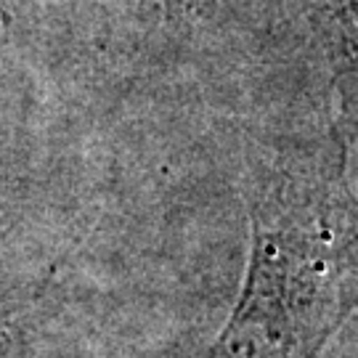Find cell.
<instances>
[{
	"label": "cell",
	"mask_w": 358,
	"mask_h": 358,
	"mask_svg": "<svg viewBox=\"0 0 358 358\" xmlns=\"http://www.w3.org/2000/svg\"><path fill=\"white\" fill-rule=\"evenodd\" d=\"M239 297L202 358H321L356 306V205L345 178L252 183Z\"/></svg>",
	"instance_id": "obj_1"
},
{
	"label": "cell",
	"mask_w": 358,
	"mask_h": 358,
	"mask_svg": "<svg viewBox=\"0 0 358 358\" xmlns=\"http://www.w3.org/2000/svg\"><path fill=\"white\" fill-rule=\"evenodd\" d=\"M53 276L24 287L0 303V358H32L45 303L51 300Z\"/></svg>",
	"instance_id": "obj_2"
}]
</instances>
